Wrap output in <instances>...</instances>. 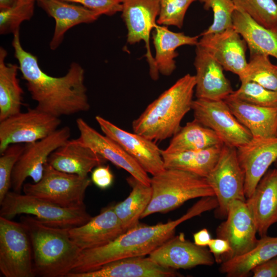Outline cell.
Segmentation results:
<instances>
[{"label":"cell","mask_w":277,"mask_h":277,"mask_svg":"<svg viewBox=\"0 0 277 277\" xmlns=\"http://www.w3.org/2000/svg\"><path fill=\"white\" fill-rule=\"evenodd\" d=\"M217 206L214 196L203 197L175 220L154 225L138 224L109 244L82 250L71 272L91 271L115 260L149 254L172 238L180 224L205 212L215 209Z\"/></svg>","instance_id":"cell-2"},{"label":"cell","mask_w":277,"mask_h":277,"mask_svg":"<svg viewBox=\"0 0 277 277\" xmlns=\"http://www.w3.org/2000/svg\"><path fill=\"white\" fill-rule=\"evenodd\" d=\"M233 27L245 40L250 51L258 52L277 60V27L268 29L245 12L235 9Z\"/></svg>","instance_id":"cell-28"},{"label":"cell","mask_w":277,"mask_h":277,"mask_svg":"<svg viewBox=\"0 0 277 277\" xmlns=\"http://www.w3.org/2000/svg\"><path fill=\"white\" fill-rule=\"evenodd\" d=\"M174 269L162 267L149 256L130 257L107 263L93 271L70 273L66 277H173Z\"/></svg>","instance_id":"cell-23"},{"label":"cell","mask_w":277,"mask_h":277,"mask_svg":"<svg viewBox=\"0 0 277 277\" xmlns=\"http://www.w3.org/2000/svg\"><path fill=\"white\" fill-rule=\"evenodd\" d=\"M7 51L0 48V121L21 112L24 91L17 77L19 66L6 63Z\"/></svg>","instance_id":"cell-29"},{"label":"cell","mask_w":277,"mask_h":277,"mask_svg":"<svg viewBox=\"0 0 277 277\" xmlns=\"http://www.w3.org/2000/svg\"><path fill=\"white\" fill-rule=\"evenodd\" d=\"M211 239L206 228H203L193 234L194 243L199 246L205 247L208 246Z\"/></svg>","instance_id":"cell-45"},{"label":"cell","mask_w":277,"mask_h":277,"mask_svg":"<svg viewBox=\"0 0 277 277\" xmlns=\"http://www.w3.org/2000/svg\"><path fill=\"white\" fill-rule=\"evenodd\" d=\"M149 257L160 266L173 269L211 266L215 261L209 250L186 240L184 233L169 239Z\"/></svg>","instance_id":"cell-18"},{"label":"cell","mask_w":277,"mask_h":277,"mask_svg":"<svg viewBox=\"0 0 277 277\" xmlns=\"http://www.w3.org/2000/svg\"><path fill=\"white\" fill-rule=\"evenodd\" d=\"M70 135V129L66 126L58 128L39 141L25 144L12 174L11 187L13 191L21 193L24 182L28 177H31L34 183L39 182L51 154L68 141Z\"/></svg>","instance_id":"cell-12"},{"label":"cell","mask_w":277,"mask_h":277,"mask_svg":"<svg viewBox=\"0 0 277 277\" xmlns=\"http://www.w3.org/2000/svg\"><path fill=\"white\" fill-rule=\"evenodd\" d=\"M121 2L122 17L127 29V42L130 45L144 42L150 76L156 81L160 73L151 51L149 41L150 34L157 25L159 0H121Z\"/></svg>","instance_id":"cell-13"},{"label":"cell","mask_w":277,"mask_h":277,"mask_svg":"<svg viewBox=\"0 0 277 277\" xmlns=\"http://www.w3.org/2000/svg\"><path fill=\"white\" fill-rule=\"evenodd\" d=\"M191 110L194 119L214 131L224 145L237 148L252 138L224 100L196 98L193 101Z\"/></svg>","instance_id":"cell-11"},{"label":"cell","mask_w":277,"mask_h":277,"mask_svg":"<svg viewBox=\"0 0 277 277\" xmlns=\"http://www.w3.org/2000/svg\"><path fill=\"white\" fill-rule=\"evenodd\" d=\"M18 0H0V10L7 9L12 7Z\"/></svg>","instance_id":"cell-46"},{"label":"cell","mask_w":277,"mask_h":277,"mask_svg":"<svg viewBox=\"0 0 277 277\" xmlns=\"http://www.w3.org/2000/svg\"><path fill=\"white\" fill-rule=\"evenodd\" d=\"M153 44L155 50L154 58L160 73L169 76L176 68V50L184 45L196 46L199 36H189L183 32L170 31L167 26L156 25L152 31Z\"/></svg>","instance_id":"cell-27"},{"label":"cell","mask_w":277,"mask_h":277,"mask_svg":"<svg viewBox=\"0 0 277 277\" xmlns=\"http://www.w3.org/2000/svg\"><path fill=\"white\" fill-rule=\"evenodd\" d=\"M236 155L245 175L244 191L247 199L277 159V136L252 138L236 148Z\"/></svg>","instance_id":"cell-17"},{"label":"cell","mask_w":277,"mask_h":277,"mask_svg":"<svg viewBox=\"0 0 277 277\" xmlns=\"http://www.w3.org/2000/svg\"><path fill=\"white\" fill-rule=\"evenodd\" d=\"M12 45L19 70L36 108L56 117L88 111L90 108L85 84V70L71 63L65 75H49L39 67L37 57L22 47L19 30L13 34Z\"/></svg>","instance_id":"cell-1"},{"label":"cell","mask_w":277,"mask_h":277,"mask_svg":"<svg viewBox=\"0 0 277 277\" xmlns=\"http://www.w3.org/2000/svg\"><path fill=\"white\" fill-rule=\"evenodd\" d=\"M206 179L218 202L215 209L217 217H226L233 201H246L245 175L238 160L236 148L223 145L217 163Z\"/></svg>","instance_id":"cell-9"},{"label":"cell","mask_w":277,"mask_h":277,"mask_svg":"<svg viewBox=\"0 0 277 277\" xmlns=\"http://www.w3.org/2000/svg\"><path fill=\"white\" fill-rule=\"evenodd\" d=\"M106 161L88 146L73 139L53 151L47 163L57 170L87 177L94 168Z\"/></svg>","instance_id":"cell-24"},{"label":"cell","mask_w":277,"mask_h":277,"mask_svg":"<svg viewBox=\"0 0 277 277\" xmlns=\"http://www.w3.org/2000/svg\"><path fill=\"white\" fill-rule=\"evenodd\" d=\"M224 101L252 138L277 136V107L258 106L230 95Z\"/></svg>","instance_id":"cell-26"},{"label":"cell","mask_w":277,"mask_h":277,"mask_svg":"<svg viewBox=\"0 0 277 277\" xmlns=\"http://www.w3.org/2000/svg\"><path fill=\"white\" fill-rule=\"evenodd\" d=\"M195 84L189 73L179 78L133 121V132L154 142L172 137L191 110Z\"/></svg>","instance_id":"cell-3"},{"label":"cell","mask_w":277,"mask_h":277,"mask_svg":"<svg viewBox=\"0 0 277 277\" xmlns=\"http://www.w3.org/2000/svg\"><path fill=\"white\" fill-rule=\"evenodd\" d=\"M277 256V236L261 237L245 254L221 263L220 271L228 277H246L256 266Z\"/></svg>","instance_id":"cell-30"},{"label":"cell","mask_w":277,"mask_h":277,"mask_svg":"<svg viewBox=\"0 0 277 277\" xmlns=\"http://www.w3.org/2000/svg\"><path fill=\"white\" fill-rule=\"evenodd\" d=\"M18 1H23V2H35V1H38L39 0H18Z\"/></svg>","instance_id":"cell-47"},{"label":"cell","mask_w":277,"mask_h":277,"mask_svg":"<svg viewBox=\"0 0 277 277\" xmlns=\"http://www.w3.org/2000/svg\"><path fill=\"white\" fill-rule=\"evenodd\" d=\"M206 10L213 12L211 25L201 34L214 33L233 27L232 16L236 9L232 0H198Z\"/></svg>","instance_id":"cell-37"},{"label":"cell","mask_w":277,"mask_h":277,"mask_svg":"<svg viewBox=\"0 0 277 277\" xmlns=\"http://www.w3.org/2000/svg\"><path fill=\"white\" fill-rule=\"evenodd\" d=\"M208 246L210 252L213 255L215 261L219 263H221L222 258L230 251L228 242L219 238L212 239Z\"/></svg>","instance_id":"cell-44"},{"label":"cell","mask_w":277,"mask_h":277,"mask_svg":"<svg viewBox=\"0 0 277 277\" xmlns=\"http://www.w3.org/2000/svg\"><path fill=\"white\" fill-rule=\"evenodd\" d=\"M197 0H159L160 12L157 25L173 26L181 28L189 7Z\"/></svg>","instance_id":"cell-39"},{"label":"cell","mask_w":277,"mask_h":277,"mask_svg":"<svg viewBox=\"0 0 277 277\" xmlns=\"http://www.w3.org/2000/svg\"><path fill=\"white\" fill-rule=\"evenodd\" d=\"M236 9L268 29L277 27V3L274 0H232Z\"/></svg>","instance_id":"cell-35"},{"label":"cell","mask_w":277,"mask_h":277,"mask_svg":"<svg viewBox=\"0 0 277 277\" xmlns=\"http://www.w3.org/2000/svg\"><path fill=\"white\" fill-rule=\"evenodd\" d=\"M61 124L60 117L36 107L0 121V153L12 144L32 143L44 138Z\"/></svg>","instance_id":"cell-10"},{"label":"cell","mask_w":277,"mask_h":277,"mask_svg":"<svg viewBox=\"0 0 277 277\" xmlns=\"http://www.w3.org/2000/svg\"><path fill=\"white\" fill-rule=\"evenodd\" d=\"M91 182L87 177L56 170L47 163L41 180L23 185L24 193L65 208L84 206L87 189Z\"/></svg>","instance_id":"cell-7"},{"label":"cell","mask_w":277,"mask_h":277,"mask_svg":"<svg viewBox=\"0 0 277 277\" xmlns=\"http://www.w3.org/2000/svg\"><path fill=\"white\" fill-rule=\"evenodd\" d=\"M0 270L5 277H33L32 245L21 223L0 216Z\"/></svg>","instance_id":"cell-8"},{"label":"cell","mask_w":277,"mask_h":277,"mask_svg":"<svg viewBox=\"0 0 277 277\" xmlns=\"http://www.w3.org/2000/svg\"><path fill=\"white\" fill-rule=\"evenodd\" d=\"M253 217L245 201L236 200L229 205L226 220L216 228V237L226 240L230 251L221 263L243 255L252 249L259 239Z\"/></svg>","instance_id":"cell-14"},{"label":"cell","mask_w":277,"mask_h":277,"mask_svg":"<svg viewBox=\"0 0 277 277\" xmlns=\"http://www.w3.org/2000/svg\"><path fill=\"white\" fill-rule=\"evenodd\" d=\"M77 3L97 13L100 15L112 16L122 11L121 0H62Z\"/></svg>","instance_id":"cell-41"},{"label":"cell","mask_w":277,"mask_h":277,"mask_svg":"<svg viewBox=\"0 0 277 277\" xmlns=\"http://www.w3.org/2000/svg\"><path fill=\"white\" fill-rule=\"evenodd\" d=\"M30 236L35 276L66 277L82 250L71 239L69 228L47 225L27 214L21 218Z\"/></svg>","instance_id":"cell-4"},{"label":"cell","mask_w":277,"mask_h":277,"mask_svg":"<svg viewBox=\"0 0 277 277\" xmlns=\"http://www.w3.org/2000/svg\"><path fill=\"white\" fill-rule=\"evenodd\" d=\"M127 181L132 187L128 197L113 205V210L125 231L139 224V219L151 200L152 189L131 176Z\"/></svg>","instance_id":"cell-33"},{"label":"cell","mask_w":277,"mask_h":277,"mask_svg":"<svg viewBox=\"0 0 277 277\" xmlns=\"http://www.w3.org/2000/svg\"><path fill=\"white\" fill-rule=\"evenodd\" d=\"M196 74L195 95L196 98L224 100L233 91L222 65L205 48H195L194 62Z\"/></svg>","instance_id":"cell-20"},{"label":"cell","mask_w":277,"mask_h":277,"mask_svg":"<svg viewBox=\"0 0 277 277\" xmlns=\"http://www.w3.org/2000/svg\"><path fill=\"white\" fill-rule=\"evenodd\" d=\"M201 36L198 45L208 51L224 70L239 77L243 73L248 64L246 55L247 45L233 27Z\"/></svg>","instance_id":"cell-19"},{"label":"cell","mask_w":277,"mask_h":277,"mask_svg":"<svg viewBox=\"0 0 277 277\" xmlns=\"http://www.w3.org/2000/svg\"><path fill=\"white\" fill-rule=\"evenodd\" d=\"M34 2L17 1L12 7L0 10V33L14 34L19 30L21 23L31 18L34 14Z\"/></svg>","instance_id":"cell-38"},{"label":"cell","mask_w":277,"mask_h":277,"mask_svg":"<svg viewBox=\"0 0 277 277\" xmlns=\"http://www.w3.org/2000/svg\"><path fill=\"white\" fill-rule=\"evenodd\" d=\"M269 56L250 51V61L239 77L240 81H252L266 89L277 91V66L271 62Z\"/></svg>","instance_id":"cell-34"},{"label":"cell","mask_w":277,"mask_h":277,"mask_svg":"<svg viewBox=\"0 0 277 277\" xmlns=\"http://www.w3.org/2000/svg\"><path fill=\"white\" fill-rule=\"evenodd\" d=\"M251 272L254 277L277 276V256L256 266Z\"/></svg>","instance_id":"cell-43"},{"label":"cell","mask_w":277,"mask_h":277,"mask_svg":"<svg viewBox=\"0 0 277 277\" xmlns=\"http://www.w3.org/2000/svg\"><path fill=\"white\" fill-rule=\"evenodd\" d=\"M25 144L9 145L0 157V203L11 187V178L14 167L22 153Z\"/></svg>","instance_id":"cell-40"},{"label":"cell","mask_w":277,"mask_h":277,"mask_svg":"<svg viewBox=\"0 0 277 277\" xmlns=\"http://www.w3.org/2000/svg\"><path fill=\"white\" fill-rule=\"evenodd\" d=\"M95 118L103 133L117 143L147 173L153 176L165 169L162 150L154 141L121 129L101 116Z\"/></svg>","instance_id":"cell-15"},{"label":"cell","mask_w":277,"mask_h":277,"mask_svg":"<svg viewBox=\"0 0 277 277\" xmlns=\"http://www.w3.org/2000/svg\"><path fill=\"white\" fill-rule=\"evenodd\" d=\"M223 145L174 153H166L162 150L164 167L185 170L206 177L217 163Z\"/></svg>","instance_id":"cell-32"},{"label":"cell","mask_w":277,"mask_h":277,"mask_svg":"<svg viewBox=\"0 0 277 277\" xmlns=\"http://www.w3.org/2000/svg\"><path fill=\"white\" fill-rule=\"evenodd\" d=\"M274 164L275 168L277 169V159L274 163Z\"/></svg>","instance_id":"cell-48"},{"label":"cell","mask_w":277,"mask_h":277,"mask_svg":"<svg viewBox=\"0 0 277 277\" xmlns=\"http://www.w3.org/2000/svg\"><path fill=\"white\" fill-rule=\"evenodd\" d=\"M1 216L11 219L17 214L32 215L52 226L70 228L81 226L92 217L85 206L65 208L41 199L15 191H9L1 203Z\"/></svg>","instance_id":"cell-6"},{"label":"cell","mask_w":277,"mask_h":277,"mask_svg":"<svg viewBox=\"0 0 277 277\" xmlns=\"http://www.w3.org/2000/svg\"><path fill=\"white\" fill-rule=\"evenodd\" d=\"M276 66H277V64H276Z\"/></svg>","instance_id":"cell-49"},{"label":"cell","mask_w":277,"mask_h":277,"mask_svg":"<svg viewBox=\"0 0 277 277\" xmlns=\"http://www.w3.org/2000/svg\"><path fill=\"white\" fill-rule=\"evenodd\" d=\"M91 180L98 188L106 189L112 185L114 176L109 165H101L93 169Z\"/></svg>","instance_id":"cell-42"},{"label":"cell","mask_w":277,"mask_h":277,"mask_svg":"<svg viewBox=\"0 0 277 277\" xmlns=\"http://www.w3.org/2000/svg\"><path fill=\"white\" fill-rule=\"evenodd\" d=\"M125 232L113 205L102 209L85 224L69 228L70 238L82 250L105 245Z\"/></svg>","instance_id":"cell-21"},{"label":"cell","mask_w":277,"mask_h":277,"mask_svg":"<svg viewBox=\"0 0 277 277\" xmlns=\"http://www.w3.org/2000/svg\"><path fill=\"white\" fill-rule=\"evenodd\" d=\"M246 205L254 221L260 237L277 223V169H268L260 180Z\"/></svg>","instance_id":"cell-22"},{"label":"cell","mask_w":277,"mask_h":277,"mask_svg":"<svg viewBox=\"0 0 277 277\" xmlns=\"http://www.w3.org/2000/svg\"><path fill=\"white\" fill-rule=\"evenodd\" d=\"M151 200L141 216L166 213L191 199L214 196L206 177L176 169H165L151 177Z\"/></svg>","instance_id":"cell-5"},{"label":"cell","mask_w":277,"mask_h":277,"mask_svg":"<svg viewBox=\"0 0 277 277\" xmlns=\"http://www.w3.org/2000/svg\"><path fill=\"white\" fill-rule=\"evenodd\" d=\"M223 144L214 131L193 119L181 127L171 137L168 147L162 150L166 153H174L200 150Z\"/></svg>","instance_id":"cell-31"},{"label":"cell","mask_w":277,"mask_h":277,"mask_svg":"<svg viewBox=\"0 0 277 277\" xmlns=\"http://www.w3.org/2000/svg\"><path fill=\"white\" fill-rule=\"evenodd\" d=\"M76 124L80 132L79 137L76 138L78 142L137 180L150 185L151 178L148 173L117 143L99 133L81 117L76 119Z\"/></svg>","instance_id":"cell-16"},{"label":"cell","mask_w":277,"mask_h":277,"mask_svg":"<svg viewBox=\"0 0 277 277\" xmlns=\"http://www.w3.org/2000/svg\"><path fill=\"white\" fill-rule=\"evenodd\" d=\"M230 96L258 106L277 107V91L266 89L252 81L241 82L240 87Z\"/></svg>","instance_id":"cell-36"},{"label":"cell","mask_w":277,"mask_h":277,"mask_svg":"<svg viewBox=\"0 0 277 277\" xmlns=\"http://www.w3.org/2000/svg\"><path fill=\"white\" fill-rule=\"evenodd\" d=\"M37 5L55 21L53 37L50 42L51 50L56 49L63 41L65 33L74 26L89 24L101 16L82 5H76L62 0H39Z\"/></svg>","instance_id":"cell-25"}]
</instances>
